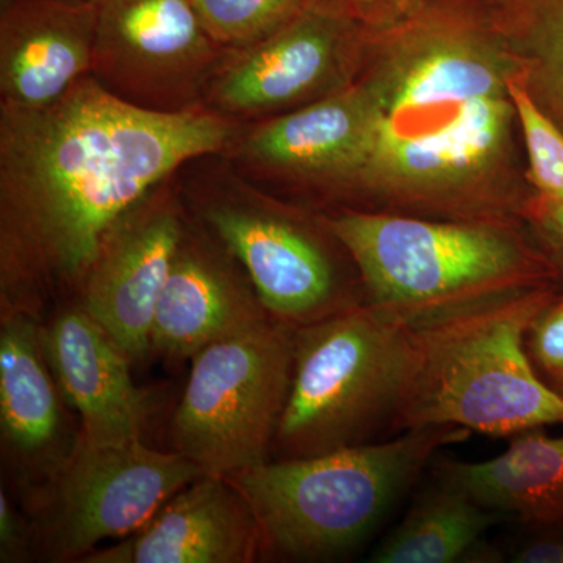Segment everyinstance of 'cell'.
Listing matches in <instances>:
<instances>
[{
	"instance_id": "obj_25",
	"label": "cell",
	"mask_w": 563,
	"mask_h": 563,
	"mask_svg": "<svg viewBox=\"0 0 563 563\" xmlns=\"http://www.w3.org/2000/svg\"><path fill=\"white\" fill-rule=\"evenodd\" d=\"M35 561V542L31 518L14 504L13 496L0 488V562L24 563Z\"/></svg>"
},
{
	"instance_id": "obj_3",
	"label": "cell",
	"mask_w": 563,
	"mask_h": 563,
	"mask_svg": "<svg viewBox=\"0 0 563 563\" xmlns=\"http://www.w3.org/2000/svg\"><path fill=\"white\" fill-rule=\"evenodd\" d=\"M555 298L512 292L415 322L393 435L457 426L490 437L563 422V395L533 372L526 333Z\"/></svg>"
},
{
	"instance_id": "obj_16",
	"label": "cell",
	"mask_w": 563,
	"mask_h": 563,
	"mask_svg": "<svg viewBox=\"0 0 563 563\" xmlns=\"http://www.w3.org/2000/svg\"><path fill=\"white\" fill-rule=\"evenodd\" d=\"M2 106H51L92 68L96 0H2Z\"/></svg>"
},
{
	"instance_id": "obj_2",
	"label": "cell",
	"mask_w": 563,
	"mask_h": 563,
	"mask_svg": "<svg viewBox=\"0 0 563 563\" xmlns=\"http://www.w3.org/2000/svg\"><path fill=\"white\" fill-rule=\"evenodd\" d=\"M391 54L363 84L372 106L358 177L407 202L465 206L512 129L517 66L492 31L432 0L401 22Z\"/></svg>"
},
{
	"instance_id": "obj_4",
	"label": "cell",
	"mask_w": 563,
	"mask_h": 563,
	"mask_svg": "<svg viewBox=\"0 0 563 563\" xmlns=\"http://www.w3.org/2000/svg\"><path fill=\"white\" fill-rule=\"evenodd\" d=\"M457 426L412 429L313 457L273 459L228 474L261 531V562L332 561L354 550L448 444Z\"/></svg>"
},
{
	"instance_id": "obj_28",
	"label": "cell",
	"mask_w": 563,
	"mask_h": 563,
	"mask_svg": "<svg viewBox=\"0 0 563 563\" xmlns=\"http://www.w3.org/2000/svg\"><path fill=\"white\" fill-rule=\"evenodd\" d=\"M517 563H563V540H540L514 555Z\"/></svg>"
},
{
	"instance_id": "obj_20",
	"label": "cell",
	"mask_w": 563,
	"mask_h": 563,
	"mask_svg": "<svg viewBox=\"0 0 563 563\" xmlns=\"http://www.w3.org/2000/svg\"><path fill=\"white\" fill-rule=\"evenodd\" d=\"M498 521L457 485L440 481L374 551V563H451L472 553L481 537Z\"/></svg>"
},
{
	"instance_id": "obj_1",
	"label": "cell",
	"mask_w": 563,
	"mask_h": 563,
	"mask_svg": "<svg viewBox=\"0 0 563 563\" xmlns=\"http://www.w3.org/2000/svg\"><path fill=\"white\" fill-rule=\"evenodd\" d=\"M229 139L220 118L136 106L91 77L43 109L2 106L0 318L46 322L79 299L113 225Z\"/></svg>"
},
{
	"instance_id": "obj_17",
	"label": "cell",
	"mask_w": 563,
	"mask_h": 563,
	"mask_svg": "<svg viewBox=\"0 0 563 563\" xmlns=\"http://www.w3.org/2000/svg\"><path fill=\"white\" fill-rule=\"evenodd\" d=\"M354 16L343 0H313L224 70L214 88L218 106L257 113L318 90L339 65Z\"/></svg>"
},
{
	"instance_id": "obj_29",
	"label": "cell",
	"mask_w": 563,
	"mask_h": 563,
	"mask_svg": "<svg viewBox=\"0 0 563 563\" xmlns=\"http://www.w3.org/2000/svg\"><path fill=\"white\" fill-rule=\"evenodd\" d=\"M559 380H561V383H562V391H563V377H561V379H559Z\"/></svg>"
},
{
	"instance_id": "obj_13",
	"label": "cell",
	"mask_w": 563,
	"mask_h": 563,
	"mask_svg": "<svg viewBox=\"0 0 563 563\" xmlns=\"http://www.w3.org/2000/svg\"><path fill=\"white\" fill-rule=\"evenodd\" d=\"M272 318L228 250L185 228L155 309L152 351L184 361Z\"/></svg>"
},
{
	"instance_id": "obj_14",
	"label": "cell",
	"mask_w": 563,
	"mask_h": 563,
	"mask_svg": "<svg viewBox=\"0 0 563 563\" xmlns=\"http://www.w3.org/2000/svg\"><path fill=\"white\" fill-rule=\"evenodd\" d=\"M95 60L117 87L144 95L192 84L213 58V38L191 0H96Z\"/></svg>"
},
{
	"instance_id": "obj_10",
	"label": "cell",
	"mask_w": 563,
	"mask_h": 563,
	"mask_svg": "<svg viewBox=\"0 0 563 563\" xmlns=\"http://www.w3.org/2000/svg\"><path fill=\"white\" fill-rule=\"evenodd\" d=\"M43 344V322L0 318V450L21 507L62 472L80 442Z\"/></svg>"
},
{
	"instance_id": "obj_7",
	"label": "cell",
	"mask_w": 563,
	"mask_h": 563,
	"mask_svg": "<svg viewBox=\"0 0 563 563\" xmlns=\"http://www.w3.org/2000/svg\"><path fill=\"white\" fill-rule=\"evenodd\" d=\"M295 331L272 318L192 355L169 426L173 450L221 476L272 461L290 393Z\"/></svg>"
},
{
	"instance_id": "obj_12",
	"label": "cell",
	"mask_w": 563,
	"mask_h": 563,
	"mask_svg": "<svg viewBox=\"0 0 563 563\" xmlns=\"http://www.w3.org/2000/svg\"><path fill=\"white\" fill-rule=\"evenodd\" d=\"M43 344L68 406L79 415L81 440L139 442L155 410L154 395L133 380L129 355L79 299L43 322Z\"/></svg>"
},
{
	"instance_id": "obj_18",
	"label": "cell",
	"mask_w": 563,
	"mask_h": 563,
	"mask_svg": "<svg viewBox=\"0 0 563 563\" xmlns=\"http://www.w3.org/2000/svg\"><path fill=\"white\" fill-rule=\"evenodd\" d=\"M369 131L372 106L362 84L266 122L247 140V154L284 172L358 176Z\"/></svg>"
},
{
	"instance_id": "obj_11",
	"label": "cell",
	"mask_w": 563,
	"mask_h": 563,
	"mask_svg": "<svg viewBox=\"0 0 563 563\" xmlns=\"http://www.w3.org/2000/svg\"><path fill=\"white\" fill-rule=\"evenodd\" d=\"M169 201L140 202L107 233L79 301L132 362L152 351V325L185 233Z\"/></svg>"
},
{
	"instance_id": "obj_26",
	"label": "cell",
	"mask_w": 563,
	"mask_h": 563,
	"mask_svg": "<svg viewBox=\"0 0 563 563\" xmlns=\"http://www.w3.org/2000/svg\"><path fill=\"white\" fill-rule=\"evenodd\" d=\"M355 16L374 24L395 25L420 13L432 0H343Z\"/></svg>"
},
{
	"instance_id": "obj_8",
	"label": "cell",
	"mask_w": 563,
	"mask_h": 563,
	"mask_svg": "<svg viewBox=\"0 0 563 563\" xmlns=\"http://www.w3.org/2000/svg\"><path fill=\"white\" fill-rule=\"evenodd\" d=\"M206 473L177 451L139 442L81 440L62 472L22 509L35 561L81 562L109 540L141 531L181 488Z\"/></svg>"
},
{
	"instance_id": "obj_24",
	"label": "cell",
	"mask_w": 563,
	"mask_h": 563,
	"mask_svg": "<svg viewBox=\"0 0 563 563\" xmlns=\"http://www.w3.org/2000/svg\"><path fill=\"white\" fill-rule=\"evenodd\" d=\"M526 350L543 372L563 377V298H554L529 325Z\"/></svg>"
},
{
	"instance_id": "obj_9",
	"label": "cell",
	"mask_w": 563,
	"mask_h": 563,
	"mask_svg": "<svg viewBox=\"0 0 563 563\" xmlns=\"http://www.w3.org/2000/svg\"><path fill=\"white\" fill-rule=\"evenodd\" d=\"M210 235L242 265L274 320L306 328L366 302L343 280L335 258L307 225L280 211L246 202H213L202 210Z\"/></svg>"
},
{
	"instance_id": "obj_5",
	"label": "cell",
	"mask_w": 563,
	"mask_h": 563,
	"mask_svg": "<svg viewBox=\"0 0 563 563\" xmlns=\"http://www.w3.org/2000/svg\"><path fill=\"white\" fill-rule=\"evenodd\" d=\"M357 269L366 302L412 321L547 287L551 269L498 222L376 211L322 220Z\"/></svg>"
},
{
	"instance_id": "obj_21",
	"label": "cell",
	"mask_w": 563,
	"mask_h": 563,
	"mask_svg": "<svg viewBox=\"0 0 563 563\" xmlns=\"http://www.w3.org/2000/svg\"><path fill=\"white\" fill-rule=\"evenodd\" d=\"M485 20L563 131V0H484Z\"/></svg>"
},
{
	"instance_id": "obj_19",
	"label": "cell",
	"mask_w": 563,
	"mask_h": 563,
	"mask_svg": "<svg viewBox=\"0 0 563 563\" xmlns=\"http://www.w3.org/2000/svg\"><path fill=\"white\" fill-rule=\"evenodd\" d=\"M440 479L457 485L493 512L525 523L563 526V435L540 428L514 435L510 446L490 461H442Z\"/></svg>"
},
{
	"instance_id": "obj_15",
	"label": "cell",
	"mask_w": 563,
	"mask_h": 563,
	"mask_svg": "<svg viewBox=\"0 0 563 563\" xmlns=\"http://www.w3.org/2000/svg\"><path fill=\"white\" fill-rule=\"evenodd\" d=\"M250 504L225 476L203 473L133 536L96 548L80 563L261 562Z\"/></svg>"
},
{
	"instance_id": "obj_22",
	"label": "cell",
	"mask_w": 563,
	"mask_h": 563,
	"mask_svg": "<svg viewBox=\"0 0 563 563\" xmlns=\"http://www.w3.org/2000/svg\"><path fill=\"white\" fill-rule=\"evenodd\" d=\"M218 44L247 47L295 20L313 0H191Z\"/></svg>"
},
{
	"instance_id": "obj_23",
	"label": "cell",
	"mask_w": 563,
	"mask_h": 563,
	"mask_svg": "<svg viewBox=\"0 0 563 563\" xmlns=\"http://www.w3.org/2000/svg\"><path fill=\"white\" fill-rule=\"evenodd\" d=\"M509 90L523 131L533 187L540 198L563 202V131L533 99L520 74L510 77Z\"/></svg>"
},
{
	"instance_id": "obj_27",
	"label": "cell",
	"mask_w": 563,
	"mask_h": 563,
	"mask_svg": "<svg viewBox=\"0 0 563 563\" xmlns=\"http://www.w3.org/2000/svg\"><path fill=\"white\" fill-rule=\"evenodd\" d=\"M532 217L544 242L563 263V202L539 198Z\"/></svg>"
},
{
	"instance_id": "obj_6",
	"label": "cell",
	"mask_w": 563,
	"mask_h": 563,
	"mask_svg": "<svg viewBox=\"0 0 563 563\" xmlns=\"http://www.w3.org/2000/svg\"><path fill=\"white\" fill-rule=\"evenodd\" d=\"M415 322L365 302L296 329L290 393L272 461L313 457L391 433Z\"/></svg>"
}]
</instances>
